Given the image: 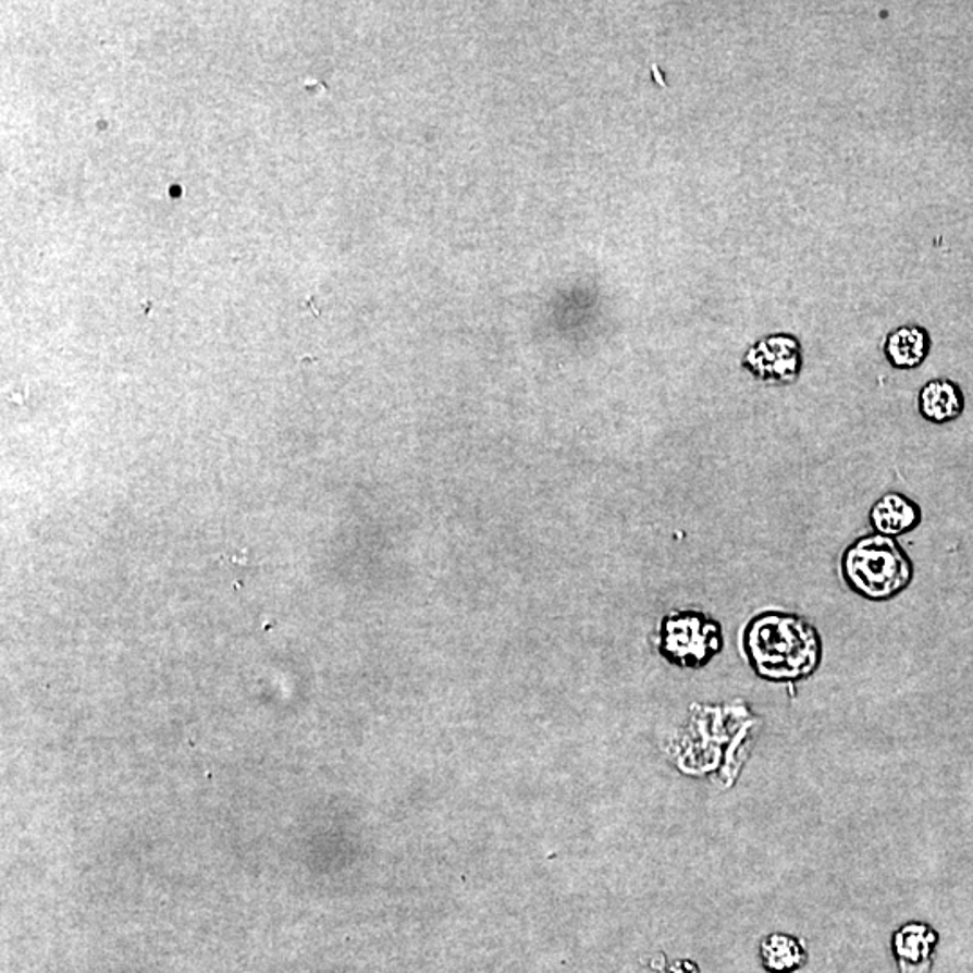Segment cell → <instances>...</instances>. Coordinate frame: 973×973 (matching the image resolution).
Returning <instances> with one entry per match:
<instances>
[{
    "label": "cell",
    "instance_id": "1",
    "mask_svg": "<svg viewBox=\"0 0 973 973\" xmlns=\"http://www.w3.org/2000/svg\"><path fill=\"white\" fill-rule=\"evenodd\" d=\"M743 648L755 675L772 683L806 680L822 660L818 629L796 613H759L744 628Z\"/></svg>",
    "mask_w": 973,
    "mask_h": 973
},
{
    "label": "cell",
    "instance_id": "2",
    "mask_svg": "<svg viewBox=\"0 0 973 973\" xmlns=\"http://www.w3.org/2000/svg\"><path fill=\"white\" fill-rule=\"evenodd\" d=\"M840 570L849 590L871 602L892 601L914 579V565L901 544L874 532L843 550Z\"/></svg>",
    "mask_w": 973,
    "mask_h": 973
},
{
    "label": "cell",
    "instance_id": "3",
    "mask_svg": "<svg viewBox=\"0 0 973 973\" xmlns=\"http://www.w3.org/2000/svg\"><path fill=\"white\" fill-rule=\"evenodd\" d=\"M722 648V626L702 613H676L664 620L662 651L675 664L700 667Z\"/></svg>",
    "mask_w": 973,
    "mask_h": 973
},
{
    "label": "cell",
    "instance_id": "4",
    "mask_svg": "<svg viewBox=\"0 0 973 973\" xmlns=\"http://www.w3.org/2000/svg\"><path fill=\"white\" fill-rule=\"evenodd\" d=\"M804 367L801 341L791 334H772L755 341L744 352L743 368L766 384H791Z\"/></svg>",
    "mask_w": 973,
    "mask_h": 973
},
{
    "label": "cell",
    "instance_id": "5",
    "mask_svg": "<svg viewBox=\"0 0 973 973\" xmlns=\"http://www.w3.org/2000/svg\"><path fill=\"white\" fill-rule=\"evenodd\" d=\"M937 932L925 923H906L890 937V947L900 973H928L932 969Z\"/></svg>",
    "mask_w": 973,
    "mask_h": 973
},
{
    "label": "cell",
    "instance_id": "6",
    "mask_svg": "<svg viewBox=\"0 0 973 973\" xmlns=\"http://www.w3.org/2000/svg\"><path fill=\"white\" fill-rule=\"evenodd\" d=\"M921 518L920 505L901 492H887L869 510V524L873 527L874 534L892 540L916 529Z\"/></svg>",
    "mask_w": 973,
    "mask_h": 973
},
{
    "label": "cell",
    "instance_id": "7",
    "mask_svg": "<svg viewBox=\"0 0 973 973\" xmlns=\"http://www.w3.org/2000/svg\"><path fill=\"white\" fill-rule=\"evenodd\" d=\"M917 409L931 424H948L964 411L963 390L950 379H932L917 393Z\"/></svg>",
    "mask_w": 973,
    "mask_h": 973
},
{
    "label": "cell",
    "instance_id": "8",
    "mask_svg": "<svg viewBox=\"0 0 973 973\" xmlns=\"http://www.w3.org/2000/svg\"><path fill=\"white\" fill-rule=\"evenodd\" d=\"M931 334L920 324H901L890 330L884 343V356L896 370H914L931 354Z\"/></svg>",
    "mask_w": 973,
    "mask_h": 973
},
{
    "label": "cell",
    "instance_id": "9",
    "mask_svg": "<svg viewBox=\"0 0 973 973\" xmlns=\"http://www.w3.org/2000/svg\"><path fill=\"white\" fill-rule=\"evenodd\" d=\"M759 959L768 973H793L808 963V950L799 937L769 934L759 945Z\"/></svg>",
    "mask_w": 973,
    "mask_h": 973
},
{
    "label": "cell",
    "instance_id": "10",
    "mask_svg": "<svg viewBox=\"0 0 973 973\" xmlns=\"http://www.w3.org/2000/svg\"><path fill=\"white\" fill-rule=\"evenodd\" d=\"M670 973H698V970L694 969V964H680L678 969L673 970Z\"/></svg>",
    "mask_w": 973,
    "mask_h": 973
}]
</instances>
